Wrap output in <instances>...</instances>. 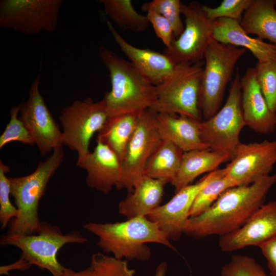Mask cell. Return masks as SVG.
<instances>
[{
    "label": "cell",
    "mask_w": 276,
    "mask_h": 276,
    "mask_svg": "<svg viewBox=\"0 0 276 276\" xmlns=\"http://www.w3.org/2000/svg\"><path fill=\"white\" fill-rule=\"evenodd\" d=\"M276 183V173L248 185L237 186L223 192L206 211L187 220L183 233L201 238L222 236L241 227L264 203Z\"/></svg>",
    "instance_id": "6da1fadb"
},
{
    "label": "cell",
    "mask_w": 276,
    "mask_h": 276,
    "mask_svg": "<svg viewBox=\"0 0 276 276\" xmlns=\"http://www.w3.org/2000/svg\"><path fill=\"white\" fill-rule=\"evenodd\" d=\"M99 56L109 72L111 89L102 99L109 117L140 114L157 99L156 86L129 62L104 46Z\"/></svg>",
    "instance_id": "7a4b0ae2"
},
{
    "label": "cell",
    "mask_w": 276,
    "mask_h": 276,
    "mask_svg": "<svg viewBox=\"0 0 276 276\" xmlns=\"http://www.w3.org/2000/svg\"><path fill=\"white\" fill-rule=\"evenodd\" d=\"M83 228L98 238L97 245L118 259L146 261L151 256L147 243L164 245L176 251L157 224L147 217L114 223L89 222Z\"/></svg>",
    "instance_id": "3957f363"
},
{
    "label": "cell",
    "mask_w": 276,
    "mask_h": 276,
    "mask_svg": "<svg viewBox=\"0 0 276 276\" xmlns=\"http://www.w3.org/2000/svg\"><path fill=\"white\" fill-rule=\"evenodd\" d=\"M62 147L55 149L32 173L9 177L11 195L14 199L18 215L10 222L7 234L33 235L40 230L42 221L38 214L39 201L50 179L63 160Z\"/></svg>",
    "instance_id": "277c9868"
},
{
    "label": "cell",
    "mask_w": 276,
    "mask_h": 276,
    "mask_svg": "<svg viewBox=\"0 0 276 276\" xmlns=\"http://www.w3.org/2000/svg\"><path fill=\"white\" fill-rule=\"evenodd\" d=\"M88 240L77 230L63 234L56 225L43 221L37 234H14L3 235L2 246H13L21 250L20 257L31 265L48 270L53 276H61L66 268L57 260L59 250L68 243L84 244Z\"/></svg>",
    "instance_id": "5b68a950"
},
{
    "label": "cell",
    "mask_w": 276,
    "mask_h": 276,
    "mask_svg": "<svg viewBox=\"0 0 276 276\" xmlns=\"http://www.w3.org/2000/svg\"><path fill=\"white\" fill-rule=\"evenodd\" d=\"M246 52L244 48L214 40L208 47L199 95L198 106L204 120L220 109L235 66Z\"/></svg>",
    "instance_id": "8992f818"
},
{
    "label": "cell",
    "mask_w": 276,
    "mask_h": 276,
    "mask_svg": "<svg viewBox=\"0 0 276 276\" xmlns=\"http://www.w3.org/2000/svg\"><path fill=\"white\" fill-rule=\"evenodd\" d=\"M202 63L177 64L174 71L156 86L157 99L150 109L158 113L177 114L201 120L198 100Z\"/></svg>",
    "instance_id": "52a82bcc"
},
{
    "label": "cell",
    "mask_w": 276,
    "mask_h": 276,
    "mask_svg": "<svg viewBox=\"0 0 276 276\" xmlns=\"http://www.w3.org/2000/svg\"><path fill=\"white\" fill-rule=\"evenodd\" d=\"M240 78L237 72L223 107L211 118L198 122L201 137L208 148L225 153L231 159L240 143V133L246 126L241 106Z\"/></svg>",
    "instance_id": "ba28073f"
},
{
    "label": "cell",
    "mask_w": 276,
    "mask_h": 276,
    "mask_svg": "<svg viewBox=\"0 0 276 276\" xmlns=\"http://www.w3.org/2000/svg\"><path fill=\"white\" fill-rule=\"evenodd\" d=\"M109 118L103 99L76 100L65 107L59 116L62 126L63 145L76 151L78 160L89 153V143L94 134L104 126Z\"/></svg>",
    "instance_id": "9c48e42d"
},
{
    "label": "cell",
    "mask_w": 276,
    "mask_h": 276,
    "mask_svg": "<svg viewBox=\"0 0 276 276\" xmlns=\"http://www.w3.org/2000/svg\"><path fill=\"white\" fill-rule=\"evenodd\" d=\"M63 3V0H2L0 27L25 35L54 32Z\"/></svg>",
    "instance_id": "30bf717a"
},
{
    "label": "cell",
    "mask_w": 276,
    "mask_h": 276,
    "mask_svg": "<svg viewBox=\"0 0 276 276\" xmlns=\"http://www.w3.org/2000/svg\"><path fill=\"white\" fill-rule=\"evenodd\" d=\"M181 13L185 17V28L181 34L173 39L163 53L177 64L202 62L205 52L214 40V20L210 19L196 2L181 4Z\"/></svg>",
    "instance_id": "8fae6325"
},
{
    "label": "cell",
    "mask_w": 276,
    "mask_h": 276,
    "mask_svg": "<svg viewBox=\"0 0 276 276\" xmlns=\"http://www.w3.org/2000/svg\"><path fill=\"white\" fill-rule=\"evenodd\" d=\"M156 116L150 108L139 115L136 127L121 161V176L117 189L130 192L144 176L146 163L162 140Z\"/></svg>",
    "instance_id": "7c38bea8"
},
{
    "label": "cell",
    "mask_w": 276,
    "mask_h": 276,
    "mask_svg": "<svg viewBox=\"0 0 276 276\" xmlns=\"http://www.w3.org/2000/svg\"><path fill=\"white\" fill-rule=\"evenodd\" d=\"M40 76L33 82L28 100L20 104L19 119L44 156L63 146L62 132L47 106L39 89Z\"/></svg>",
    "instance_id": "4fadbf2b"
},
{
    "label": "cell",
    "mask_w": 276,
    "mask_h": 276,
    "mask_svg": "<svg viewBox=\"0 0 276 276\" xmlns=\"http://www.w3.org/2000/svg\"><path fill=\"white\" fill-rule=\"evenodd\" d=\"M276 164V140L240 143L224 175L237 186L250 185L270 175Z\"/></svg>",
    "instance_id": "5bb4252c"
},
{
    "label": "cell",
    "mask_w": 276,
    "mask_h": 276,
    "mask_svg": "<svg viewBox=\"0 0 276 276\" xmlns=\"http://www.w3.org/2000/svg\"><path fill=\"white\" fill-rule=\"evenodd\" d=\"M223 169H217L175 193L167 203L160 205L147 218L155 223L170 240L177 241L183 233L190 212L199 192L211 180L220 175Z\"/></svg>",
    "instance_id": "9a60e30c"
},
{
    "label": "cell",
    "mask_w": 276,
    "mask_h": 276,
    "mask_svg": "<svg viewBox=\"0 0 276 276\" xmlns=\"http://www.w3.org/2000/svg\"><path fill=\"white\" fill-rule=\"evenodd\" d=\"M276 236V200L264 203L238 229L220 236L218 245L224 252L249 246H260Z\"/></svg>",
    "instance_id": "2e32d148"
},
{
    "label": "cell",
    "mask_w": 276,
    "mask_h": 276,
    "mask_svg": "<svg viewBox=\"0 0 276 276\" xmlns=\"http://www.w3.org/2000/svg\"><path fill=\"white\" fill-rule=\"evenodd\" d=\"M241 106L246 126L253 131L270 134L276 129V112L269 107L261 91L255 67L248 68L240 78Z\"/></svg>",
    "instance_id": "e0dca14e"
},
{
    "label": "cell",
    "mask_w": 276,
    "mask_h": 276,
    "mask_svg": "<svg viewBox=\"0 0 276 276\" xmlns=\"http://www.w3.org/2000/svg\"><path fill=\"white\" fill-rule=\"evenodd\" d=\"M77 165L86 171L87 185L105 194L116 187L121 178L120 159L111 149L100 142H97L93 152L77 160Z\"/></svg>",
    "instance_id": "ac0fdd59"
},
{
    "label": "cell",
    "mask_w": 276,
    "mask_h": 276,
    "mask_svg": "<svg viewBox=\"0 0 276 276\" xmlns=\"http://www.w3.org/2000/svg\"><path fill=\"white\" fill-rule=\"evenodd\" d=\"M106 24L122 52L152 84L157 86L174 71L177 64L168 56L164 53L131 45L121 36L110 21H107Z\"/></svg>",
    "instance_id": "d6986e66"
},
{
    "label": "cell",
    "mask_w": 276,
    "mask_h": 276,
    "mask_svg": "<svg viewBox=\"0 0 276 276\" xmlns=\"http://www.w3.org/2000/svg\"><path fill=\"white\" fill-rule=\"evenodd\" d=\"M156 120L161 139L170 141L183 152L209 149L201 137L200 120L166 113H157Z\"/></svg>",
    "instance_id": "ffe728a7"
},
{
    "label": "cell",
    "mask_w": 276,
    "mask_h": 276,
    "mask_svg": "<svg viewBox=\"0 0 276 276\" xmlns=\"http://www.w3.org/2000/svg\"><path fill=\"white\" fill-rule=\"evenodd\" d=\"M213 37L218 42L248 50L259 61L276 60V44L250 37L238 21L226 18L214 20Z\"/></svg>",
    "instance_id": "44dd1931"
},
{
    "label": "cell",
    "mask_w": 276,
    "mask_h": 276,
    "mask_svg": "<svg viewBox=\"0 0 276 276\" xmlns=\"http://www.w3.org/2000/svg\"><path fill=\"white\" fill-rule=\"evenodd\" d=\"M166 181L144 176L118 205V213L127 219L147 217L160 205Z\"/></svg>",
    "instance_id": "7402d4cb"
},
{
    "label": "cell",
    "mask_w": 276,
    "mask_h": 276,
    "mask_svg": "<svg viewBox=\"0 0 276 276\" xmlns=\"http://www.w3.org/2000/svg\"><path fill=\"white\" fill-rule=\"evenodd\" d=\"M228 159L231 158L226 154L209 149L184 152L179 170L170 183L175 193L190 185L199 175L218 169Z\"/></svg>",
    "instance_id": "603a6c76"
},
{
    "label": "cell",
    "mask_w": 276,
    "mask_h": 276,
    "mask_svg": "<svg viewBox=\"0 0 276 276\" xmlns=\"http://www.w3.org/2000/svg\"><path fill=\"white\" fill-rule=\"evenodd\" d=\"M276 0H251L240 22L248 34L276 44Z\"/></svg>",
    "instance_id": "cb8c5ba5"
},
{
    "label": "cell",
    "mask_w": 276,
    "mask_h": 276,
    "mask_svg": "<svg viewBox=\"0 0 276 276\" xmlns=\"http://www.w3.org/2000/svg\"><path fill=\"white\" fill-rule=\"evenodd\" d=\"M183 153L170 141L162 140L146 163L144 176L171 183L179 170Z\"/></svg>",
    "instance_id": "d4e9b609"
},
{
    "label": "cell",
    "mask_w": 276,
    "mask_h": 276,
    "mask_svg": "<svg viewBox=\"0 0 276 276\" xmlns=\"http://www.w3.org/2000/svg\"><path fill=\"white\" fill-rule=\"evenodd\" d=\"M139 115L126 114L109 117L98 132L96 142L107 146L121 161L136 127Z\"/></svg>",
    "instance_id": "484cf974"
},
{
    "label": "cell",
    "mask_w": 276,
    "mask_h": 276,
    "mask_svg": "<svg viewBox=\"0 0 276 276\" xmlns=\"http://www.w3.org/2000/svg\"><path fill=\"white\" fill-rule=\"evenodd\" d=\"M104 11L114 23L123 30L135 32L145 31L149 21L146 15L138 13L130 0H100Z\"/></svg>",
    "instance_id": "4316f807"
},
{
    "label": "cell",
    "mask_w": 276,
    "mask_h": 276,
    "mask_svg": "<svg viewBox=\"0 0 276 276\" xmlns=\"http://www.w3.org/2000/svg\"><path fill=\"white\" fill-rule=\"evenodd\" d=\"M237 186L223 172L209 182L198 193L190 212V217L197 216L208 209L227 189Z\"/></svg>",
    "instance_id": "83f0119b"
},
{
    "label": "cell",
    "mask_w": 276,
    "mask_h": 276,
    "mask_svg": "<svg viewBox=\"0 0 276 276\" xmlns=\"http://www.w3.org/2000/svg\"><path fill=\"white\" fill-rule=\"evenodd\" d=\"M179 0H153L144 3L141 6L143 12L153 10L166 18L171 24L175 38L183 31L185 26L181 19V6Z\"/></svg>",
    "instance_id": "f1b7e54d"
},
{
    "label": "cell",
    "mask_w": 276,
    "mask_h": 276,
    "mask_svg": "<svg viewBox=\"0 0 276 276\" xmlns=\"http://www.w3.org/2000/svg\"><path fill=\"white\" fill-rule=\"evenodd\" d=\"M90 266L94 276H135V271L128 267L126 260L97 252L92 255Z\"/></svg>",
    "instance_id": "f546056e"
},
{
    "label": "cell",
    "mask_w": 276,
    "mask_h": 276,
    "mask_svg": "<svg viewBox=\"0 0 276 276\" xmlns=\"http://www.w3.org/2000/svg\"><path fill=\"white\" fill-rule=\"evenodd\" d=\"M257 79L270 109L276 112V60L257 61Z\"/></svg>",
    "instance_id": "4dcf8cb0"
},
{
    "label": "cell",
    "mask_w": 276,
    "mask_h": 276,
    "mask_svg": "<svg viewBox=\"0 0 276 276\" xmlns=\"http://www.w3.org/2000/svg\"><path fill=\"white\" fill-rule=\"evenodd\" d=\"M20 105L11 108L10 119L0 136V148L12 142H19L31 146L35 145L34 141L23 122L18 117Z\"/></svg>",
    "instance_id": "1f68e13d"
},
{
    "label": "cell",
    "mask_w": 276,
    "mask_h": 276,
    "mask_svg": "<svg viewBox=\"0 0 276 276\" xmlns=\"http://www.w3.org/2000/svg\"><path fill=\"white\" fill-rule=\"evenodd\" d=\"M10 168L0 161V223L1 229H5L10 222L18 215L16 206L10 201L9 178L6 174Z\"/></svg>",
    "instance_id": "d6a6232c"
},
{
    "label": "cell",
    "mask_w": 276,
    "mask_h": 276,
    "mask_svg": "<svg viewBox=\"0 0 276 276\" xmlns=\"http://www.w3.org/2000/svg\"><path fill=\"white\" fill-rule=\"evenodd\" d=\"M221 276H268L263 268L251 257L234 255L223 266Z\"/></svg>",
    "instance_id": "836d02e7"
},
{
    "label": "cell",
    "mask_w": 276,
    "mask_h": 276,
    "mask_svg": "<svg viewBox=\"0 0 276 276\" xmlns=\"http://www.w3.org/2000/svg\"><path fill=\"white\" fill-rule=\"evenodd\" d=\"M251 2V0H223L216 8L203 5V8L213 20L226 18L240 22Z\"/></svg>",
    "instance_id": "e575fe53"
},
{
    "label": "cell",
    "mask_w": 276,
    "mask_h": 276,
    "mask_svg": "<svg viewBox=\"0 0 276 276\" xmlns=\"http://www.w3.org/2000/svg\"><path fill=\"white\" fill-rule=\"evenodd\" d=\"M146 16L153 26L156 36L161 39L166 48H169L174 38L172 26L168 20L153 10L146 12Z\"/></svg>",
    "instance_id": "d590c367"
},
{
    "label": "cell",
    "mask_w": 276,
    "mask_h": 276,
    "mask_svg": "<svg viewBox=\"0 0 276 276\" xmlns=\"http://www.w3.org/2000/svg\"><path fill=\"white\" fill-rule=\"evenodd\" d=\"M259 247L267 261L270 275L276 276V236L264 242Z\"/></svg>",
    "instance_id": "8d00e7d4"
},
{
    "label": "cell",
    "mask_w": 276,
    "mask_h": 276,
    "mask_svg": "<svg viewBox=\"0 0 276 276\" xmlns=\"http://www.w3.org/2000/svg\"><path fill=\"white\" fill-rule=\"evenodd\" d=\"M32 265L25 259L20 257L19 259L14 263L0 267L1 274H8L9 272L12 270H25L29 269Z\"/></svg>",
    "instance_id": "74e56055"
},
{
    "label": "cell",
    "mask_w": 276,
    "mask_h": 276,
    "mask_svg": "<svg viewBox=\"0 0 276 276\" xmlns=\"http://www.w3.org/2000/svg\"><path fill=\"white\" fill-rule=\"evenodd\" d=\"M61 276H94V273L90 266L79 271H75L71 269L66 268L63 274Z\"/></svg>",
    "instance_id": "f35d334b"
},
{
    "label": "cell",
    "mask_w": 276,
    "mask_h": 276,
    "mask_svg": "<svg viewBox=\"0 0 276 276\" xmlns=\"http://www.w3.org/2000/svg\"><path fill=\"white\" fill-rule=\"evenodd\" d=\"M167 263L165 261L161 262L156 267L154 276H165L167 270Z\"/></svg>",
    "instance_id": "ab89813d"
},
{
    "label": "cell",
    "mask_w": 276,
    "mask_h": 276,
    "mask_svg": "<svg viewBox=\"0 0 276 276\" xmlns=\"http://www.w3.org/2000/svg\"><path fill=\"white\" fill-rule=\"evenodd\" d=\"M275 4H276V2H275Z\"/></svg>",
    "instance_id": "60d3db41"
}]
</instances>
